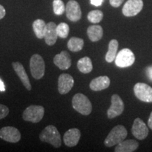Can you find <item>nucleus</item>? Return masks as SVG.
I'll use <instances>...</instances> for the list:
<instances>
[{
  "label": "nucleus",
  "mask_w": 152,
  "mask_h": 152,
  "mask_svg": "<svg viewBox=\"0 0 152 152\" xmlns=\"http://www.w3.org/2000/svg\"><path fill=\"white\" fill-rule=\"evenodd\" d=\"M104 0H90V3L95 7H99L102 4Z\"/></svg>",
  "instance_id": "nucleus-31"
},
{
  "label": "nucleus",
  "mask_w": 152,
  "mask_h": 152,
  "mask_svg": "<svg viewBox=\"0 0 152 152\" xmlns=\"http://www.w3.org/2000/svg\"><path fill=\"white\" fill-rule=\"evenodd\" d=\"M110 83L111 81L108 76H99L91 81L90 87L93 91H101L108 88Z\"/></svg>",
  "instance_id": "nucleus-18"
},
{
  "label": "nucleus",
  "mask_w": 152,
  "mask_h": 152,
  "mask_svg": "<svg viewBox=\"0 0 152 152\" xmlns=\"http://www.w3.org/2000/svg\"><path fill=\"white\" fill-rule=\"evenodd\" d=\"M6 15V10L3 6L0 4V19H2Z\"/></svg>",
  "instance_id": "nucleus-32"
},
{
  "label": "nucleus",
  "mask_w": 152,
  "mask_h": 152,
  "mask_svg": "<svg viewBox=\"0 0 152 152\" xmlns=\"http://www.w3.org/2000/svg\"><path fill=\"white\" fill-rule=\"evenodd\" d=\"M148 126L152 130V112L150 114L149 120H148Z\"/></svg>",
  "instance_id": "nucleus-34"
},
{
  "label": "nucleus",
  "mask_w": 152,
  "mask_h": 152,
  "mask_svg": "<svg viewBox=\"0 0 152 152\" xmlns=\"http://www.w3.org/2000/svg\"><path fill=\"white\" fill-rule=\"evenodd\" d=\"M56 25L54 22H49L47 24V29L45 35V42L49 46L54 45L58 38V34L56 31Z\"/></svg>",
  "instance_id": "nucleus-17"
},
{
  "label": "nucleus",
  "mask_w": 152,
  "mask_h": 152,
  "mask_svg": "<svg viewBox=\"0 0 152 152\" xmlns=\"http://www.w3.org/2000/svg\"><path fill=\"white\" fill-rule=\"evenodd\" d=\"M135 56L130 49H123L118 53L115 58V65L120 68H127L134 63Z\"/></svg>",
  "instance_id": "nucleus-6"
},
{
  "label": "nucleus",
  "mask_w": 152,
  "mask_h": 152,
  "mask_svg": "<svg viewBox=\"0 0 152 152\" xmlns=\"http://www.w3.org/2000/svg\"><path fill=\"white\" fill-rule=\"evenodd\" d=\"M5 91V85L4 84L3 81L0 78V92H4Z\"/></svg>",
  "instance_id": "nucleus-33"
},
{
  "label": "nucleus",
  "mask_w": 152,
  "mask_h": 152,
  "mask_svg": "<svg viewBox=\"0 0 152 152\" xmlns=\"http://www.w3.org/2000/svg\"><path fill=\"white\" fill-rule=\"evenodd\" d=\"M127 135H128V131L123 125H116L112 129L106 137L104 144L106 147H111L125 140Z\"/></svg>",
  "instance_id": "nucleus-2"
},
{
  "label": "nucleus",
  "mask_w": 152,
  "mask_h": 152,
  "mask_svg": "<svg viewBox=\"0 0 152 152\" xmlns=\"http://www.w3.org/2000/svg\"><path fill=\"white\" fill-rule=\"evenodd\" d=\"M54 63L61 70H67L71 66V58L69 53L62 51L60 54H56L54 58Z\"/></svg>",
  "instance_id": "nucleus-14"
},
{
  "label": "nucleus",
  "mask_w": 152,
  "mask_h": 152,
  "mask_svg": "<svg viewBox=\"0 0 152 152\" xmlns=\"http://www.w3.org/2000/svg\"><path fill=\"white\" fill-rule=\"evenodd\" d=\"M53 10L54 14L58 16L62 15L66 11V7L62 0H54L53 1Z\"/></svg>",
  "instance_id": "nucleus-27"
},
{
  "label": "nucleus",
  "mask_w": 152,
  "mask_h": 152,
  "mask_svg": "<svg viewBox=\"0 0 152 152\" xmlns=\"http://www.w3.org/2000/svg\"><path fill=\"white\" fill-rule=\"evenodd\" d=\"M118 48V42L116 39H112L109 44V50L106 54V61L108 63H111L115 60Z\"/></svg>",
  "instance_id": "nucleus-22"
},
{
  "label": "nucleus",
  "mask_w": 152,
  "mask_h": 152,
  "mask_svg": "<svg viewBox=\"0 0 152 152\" xmlns=\"http://www.w3.org/2000/svg\"><path fill=\"white\" fill-rule=\"evenodd\" d=\"M132 133L134 137L138 140H144L148 136L149 130L145 123L142 119L136 118L133 123L132 127Z\"/></svg>",
  "instance_id": "nucleus-13"
},
{
  "label": "nucleus",
  "mask_w": 152,
  "mask_h": 152,
  "mask_svg": "<svg viewBox=\"0 0 152 152\" xmlns=\"http://www.w3.org/2000/svg\"><path fill=\"white\" fill-rule=\"evenodd\" d=\"M124 110V103L122 99L118 94H113L111 96V104L108 109L107 115L110 119L118 116L122 114Z\"/></svg>",
  "instance_id": "nucleus-9"
},
{
  "label": "nucleus",
  "mask_w": 152,
  "mask_h": 152,
  "mask_svg": "<svg viewBox=\"0 0 152 152\" xmlns=\"http://www.w3.org/2000/svg\"><path fill=\"white\" fill-rule=\"evenodd\" d=\"M104 17V14L102 11L99 10H93L91 11L87 15V19L92 23H99L102 21Z\"/></svg>",
  "instance_id": "nucleus-25"
},
{
  "label": "nucleus",
  "mask_w": 152,
  "mask_h": 152,
  "mask_svg": "<svg viewBox=\"0 0 152 152\" xmlns=\"http://www.w3.org/2000/svg\"><path fill=\"white\" fill-rule=\"evenodd\" d=\"M66 16L70 20L77 22L80 20L82 11L79 4L75 0H70L66 7Z\"/></svg>",
  "instance_id": "nucleus-11"
},
{
  "label": "nucleus",
  "mask_w": 152,
  "mask_h": 152,
  "mask_svg": "<svg viewBox=\"0 0 152 152\" xmlns=\"http://www.w3.org/2000/svg\"><path fill=\"white\" fill-rule=\"evenodd\" d=\"M33 28L36 37L39 39L45 37V32L47 29V24L42 19H37L33 23Z\"/></svg>",
  "instance_id": "nucleus-21"
},
{
  "label": "nucleus",
  "mask_w": 152,
  "mask_h": 152,
  "mask_svg": "<svg viewBox=\"0 0 152 152\" xmlns=\"http://www.w3.org/2000/svg\"><path fill=\"white\" fill-rule=\"evenodd\" d=\"M73 109L82 115H88L92 112V106L90 99L81 93H77L72 99Z\"/></svg>",
  "instance_id": "nucleus-3"
},
{
  "label": "nucleus",
  "mask_w": 152,
  "mask_h": 152,
  "mask_svg": "<svg viewBox=\"0 0 152 152\" xmlns=\"http://www.w3.org/2000/svg\"><path fill=\"white\" fill-rule=\"evenodd\" d=\"M87 35L92 42H98L103 37V28L98 25L91 26L87 28Z\"/></svg>",
  "instance_id": "nucleus-20"
},
{
  "label": "nucleus",
  "mask_w": 152,
  "mask_h": 152,
  "mask_svg": "<svg viewBox=\"0 0 152 152\" xmlns=\"http://www.w3.org/2000/svg\"><path fill=\"white\" fill-rule=\"evenodd\" d=\"M142 0H128L123 6V14L127 17H132L137 15L143 8Z\"/></svg>",
  "instance_id": "nucleus-10"
},
{
  "label": "nucleus",
  "mask_w": 152,
  "mask_h": 152,
  "mask_svg": "<svg viewBox=\"0 0 152 152\" xmlns=\"http://www.w3.org/2000/svg\"><path fill=\"white\" fill-rule=\"evenodd\" d=\"M30 69L32 76L36 80L43 77L45 72V64L43 58L39 54H34L30 60Z\"/></svg>",
  "instance_id": "nucleus-4"
},
{
  "label": "nucleus",
  "mask_w": 152,
  "mask_h": 152,
  "mask_svg": "<svg viewBox=\"0 0 152 152\" xmlns=\"http://www.w3.org/2000/svg\"><path fill=\"white\" fill-rule=\"evenodd\" d=\"M9 113V109L7 106L3 104H0V120L4 118L5 117H7V115H8Z\"/></svg>",
  "instance_id": "nucleus-28"
},
{
  "label": "nucleus",
  "mask_w": 152,
  "mask_h": 152,
  "mask_svg": "<svg viewBox=\"0 0 152 152\" xmlns=\"http://www.w3.org/2000/svg\"><path fill=\"white\" fill-rule=\"evenodd\" d=\"M139 147V143L136 140H123L121 143L117 144L115 149V152H132L134 151Z\"/></svg>",
  "instance_id": "nucleus-19"
},
{
  "label": "nucleus",
  "mask_w": 152,
  "mask_h": 152,
  "mask_svg": "<svg viewBox=\"0 0 152 152\" xmlns=\"http://www.w3.org/2000/svg\"><path fill=\"white\" fill-rule=\"evenodd\" d=\"M73 85V77L69 74L63 73L58 77V90L61 94H66L69 92Z\"/></svg>",
  "instance_id": "nucleus-12"
},
{
  "label": "nucleus",
  "mask_w": 152,
  "mask_h": 152,
  "mask_svg": "<svg viewBox=\"0 0 152 152\" xmlns=\"http://www.w3.org/2000/svg\"><path fill=\"white\" fill-rule=\"evenodd\" d=\"M136 97L147 103L152 102V87L143 83H138L134 86Z\"/></svg>",
  "instance_id": "nucleus-7"
},
{
  "label": "nucleus",
  "mask_w": 152,
  "mask_h": 152,
  "mask_svg": "<svg viewBox=\"0 0 152 152\" xmlns=\"http://www.w3.org/2000/svg\"><path fill=\"white\" fill-rule=\"evenodd\" d=\"M12 66L13 68H14L15 72L16 73L17 75H18L19 78H20V81L22 82L23 85H24V87H26L28 90H31L32 87L31 85H30L29 77H28L27 73H26V70H25L23 66L19 62H13Z\"/></svg>",
  "instance_id": "nucleus-16"
},
{
  "label": "nucleus",
  "mask_w": 152,
  "mask_h": 152,
  "mask_svg": "<svg viewBox=\"0 0 152 152\" xmlns=\"http://www.w3.org/2000/svg\"><path fill=\"white\" fill-rule=\"evenodd\" d=\"M69 26L66 23H61L56 26V31L58 37L61 38H66L69 34Z\"/></svg>",
  "instance_id": "nucleus-26"
},
{
  "label": "nucleus",
  "mask_w": 152,
  "mask_h": 152,
  "mask_svg": "<svg viewBox=\"0 0 152 152\" xmlns=\"http://www.w3.org/2000/svg\"><path fill=\"white\" fill-rule=\"evenodd\" d=\"M77 68L81 73L87 74L90 73L93 69V66L92 61H91L90 58L89 57L85 56L83 58H80L78 61L77 64Z\"/></svg>",
  "instance_id": "nucleus-23"
},
{
  "label": "nucleus",
  "mask_w": 152,
  "mask_h": 152,
  "mask_svg": "<svg viewBox=\"0 0 152 152\" xmlns=\"http://www.w3.org/2000/svg\"><path fill=\"white\" fill-rule=\"evenodd\" d=\"M81 132L77 128H72L66 132L64 135V144L67 147H75L78 143L80 139Z\"/></svg>",
  "instance_id": "nucleus-15"
},
{
  "label": "nucleus",
  "mask_w": 152,
  "mask_h": 152,
  "mask_svg": "<svg viewBox=\"0 0 152 152\" xmlns=\"http://www.w3.org/2000/svg\"><path fill=\"white\" fill-rule=\"evenodd\" d=\"M0 138L6 142L11 143H16L21 138L20 131L11 126L4 127L0 130Z\"/></svg>",
  "instance_id": "nucleus-8"
},
{
  "label": "nucleus",
  "mask_w": 152,
  "mask_h": 152,
  "mask_svg": "<svg viewBox=\"0 0 152 152\" xmlns=\"http://www.w3.org/2000/svg\"><path fill=\"white\" fill-rule=\"evenodd\" d=\"M124 0H110V4H111L113 7L117 8L119 7L122 4Z\"/></svg>",
  "instance_id": "nucleus-29"
},
{
  "label": "nucleus",
  "mask_w": 152,
  "mask_h": 152,
  "mask_svg": "<svg viewBox=\"0 0 152 152\" xmlns=\"http://www.w3.org/2000/svg\"><path fill=\"white\" fill-rule=\"evenodd\" d=\"M146 73H147V75L149 77L150 80L152 81V66H148V67L146 68Z\"/></svg>",
  "instance_id": "nucleus-30"
},
{
  "label": "nucleus",
  "mask_w": 152,
  "mask_h": 152,
  "mask_svg": "<svg viewBox=\"0 0 152 152\" xmlns=\"http://www.w3.org/2000/svg\"><path fill=\"white\" fill-rule=\"evenodd\" d=\"M39 140L43 142L52 144L55 148H58L61 145V138L59 132L54 125H48L39 134Z\"/></svg>",
  "instance_id": "nucleus-1"
},
{
  "label": "nucleus",
  "mask_w": 152,
  "mask_h": 152,
  "mask_svg": "<svg viewBox=\"0 0 152 152\" xmlns=\"http://www.w3.org/2000/svg\"><path fill=\"white\" fill-rule=\"evenodd\" d=\"M45 114V109L42 106L31 105L26 108L23 113V118L24 121L34 123H39L43 118Z\"/></svg>",
  "instance_id": "nucleus-5"
},
{
  "label": "nucleus",
  "mask_w": 152,
  "mask_h": 152,
  "mask_svg": "<svg viewBox=\"0 0 152 152\" xmlns=\"http://www.w3.org/2000/svg\"><path fill=\"white\" fill-rule=\"evenodd\" d=\"M68 48L73 52H77L82 50L84 46V40L79 37H71L68 42Z\"/></svg>",
  "instance_id": "nucleus-24"
}]
</instances>
